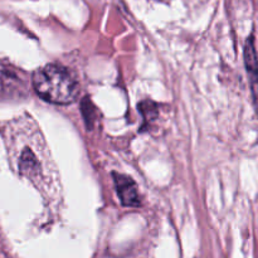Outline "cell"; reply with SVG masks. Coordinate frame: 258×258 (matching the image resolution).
I'll list each match as a JSON object with an SVG mask.
<instances>
[{
    "mask_svg": "<svg viewBox=\"0 0 258 258\" xmlns=\"http://www.w3.org/2000/svg\"><path fill=\"white\" fill-rule=\"evenodd\" d=\"M32 81L37 95L50 103L68 105L80 93L77 81L62 66L47 64L38 68Z\"/></svg>",
    "mask_w": 258,
    "mask_h": 258,
    "instance_id": "cell-1",
    "label": "cell"
},
{
    "mask_svg": "<svg viewBox=\"0 0 258 258\" xmlns=\"http://www.w3.org/2000/svg\"><path fill=\"white\" fill-rule=\"evenodd\" d=\"M113 179H115L116 190H117L121 203L125 207H131V208L140 207L141 197L139 193L138 185L133 180V178L123 175V174L113 173Z\"/></svg>",
    "mask_w": 258,
    "mask_h": 258,
    "instance_id": "cell-2",
    "label": "cell"
},
{
    "mask_svg": "<svg viewBox=\"0 0 258 258\" xmlns=\"http://www.w3.org/2000/svg\"><path fill=\"white\" fill-rule=\"evenodd\" d=\"M244 64H246L247 75L249 78L252 97L258 111V58L252 35L247 39L246 45H244Z\"/></svg>",
    "mask_w": 258,
    "mask_h": 258,
    "instance_id": "cell-3",
    "label": "cell"
},
{
    "mask_svg": "<svg viewBox=\"0 0 258 258\" xmlns=\"http://www.w3.org/2000/svg\"><path fill=\"white\" fill-rule=\"evenodd\" d=\"M22 80L19 78L15 70L0 63V93L7 95L19 90Z\"/></svg>",
    "mask_w": 258,
    "mask_h": 258,
    "instance_id": "cell-4",
    "label": "cell"
}]
</instances>
